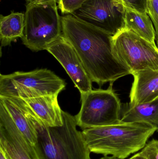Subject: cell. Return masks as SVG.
<instances>
[{
    "instance_id": "23",
    "label": "cell",
    "mask_w": 158,
    "mask_h": 159,
    "mask_svg": "<svg viewBox=\"0 0 158 159\" xmlns=\"http://www.w3.org/2000/svg\"><path fill=\"white\" fill-rule=\"evenodd\" d=\"M129 159H146L144 157H143L140 153H137L135 154L134 156L132 157H131Z\"/></svg>"
},
{
    "instance_id": "21",
    "label": "cell",
    "mask_w": 158,
    "mask_h": 159,
    "mask_svg": "<svg viewBox=\"0 0 158 159\" xmlns=\"http://www.w3.org/2000/svg\"><path fill=\"white\" fill-rule=\"evenodd\" d=\"M57 1L58 0H26V5L36 3L42 2H48V1Z\"/></svg>"
},
{
    "instance_id": "11",
    "label": "cell",
    "mask_w": 158,
    "mask_h": 159,
    "mask_svg": "<svg viewBox=\"0 0 158 159\" xmlns=\"http://www.w3.org/2000/svg\"><path fill=\"white\" fill-rule=\"evenodd\" d=\"M58 95H44L21 99L39 123L46 127H58L63 124V110L58 104Z\"/></svg>"
},
{
    "instance_id": "9",
    "label": "cell",
    "mask_w": 158,
    "mask_h": 159,
    "mask_svg": "<svg viewBox=\"0 0 158 159\" xmlns=\"http://www.w3.org/2000/svg\"><path fill=\"white\" fill-rule=\"evenodd\" d=\"M46 50L62 65L80 93H85L92 90V82L79 55L62 34Z\"/></svg>"
},
{
    "instance_id": "1",
    "label": "cell",
    "mask_w": 158,
    "mask_h": 159,
    "mask_svg": "<svg viewBox=\"0 0 158 159\" xmlns=\"http://www.w3.org/2000/svg\"><path fill=\"white\" fill-rule=\"evenodd\" d=\"M61 20L62 35L76 50L92 82L101 87L131 75L115 54L113 35L71 14Z\"/></svg>"
},
{
    "instance_id": "14",
    "label": "cell",
    "mask_w": 158,
    "mask_h": 159,
    "mask_svg": "<svg viewBox=\"0 0 158 159\" xmlns=\"http://www.w3.org/2000/svg\"><path fill=\"white\" fill-rule=\"evenodd\" d=\"M121 120L124 122H145L158 131V98L148 102L122 106Z\"/></svg>"
},
{
    "instance_id": "17",
    "label": "cell",
    "mask_w": 158,
    "mask_h": 159,
    "mask_svg": "<svg viewBox=\"0 0 158 159\" xmlns=\"http://www.w3.org/2000/svg\"><path fill=\"white\" fill-rule=\"evenodd\" d=\"M87 0H58V8L64 15L71 14L79 8Z\"/></svg>"
},
{
    "instance_id": "5",
    "label": "cell",
    "mask_w": 158,
    "mask_h": 159,
    "mask_svg": "<svg viewBox=\"0 0 158 159\" xmlns=\"http://www.w3.org/2000/svg\"><path fill=\"white\" fill-rule=\"evenodd\" d=\"M66 81L47 69L0 75V96L22 99L58 94Z\"/></svg>"
},
{
    "instance_id": "22",
    "label": "cell",
    "mask_w": 158,
    "mask_h": 159,
    "mask_svg": "<svg viewBox=\"0 0 158 159\" xmlns=\"http://www.w3.org/2000/svg\"><path fill=\"white\" fill-rule=\"evenodd\" d=\"M0 159H10L1 148H0Z\"/></svg>"
},
{
    "instance_id": "2",
    "label": "cell",
    "mask_w": 158,
    "mask_h": 159,
    "mask_svg": "<svg viewBox=\"0 0 158 159\" xmlns=\"http://www.w3.org/2000/svg\"><path fill=\"white\" fill-rule=\"evenodd\" d=\"M157 129L141 122H124L82 131L91 152L121 159L143 149Z\"/></svg>"
},
{
    "instance_id": "16",
    "label": "cell",
    "mask_w": 158,
    "mask_h": 159,
    "mask_svg": "<svg viewBox=\"0 0 158 159\" xmlns=\"http://www.w3.org/2000/svg\"><path fill=\"white\" fill-rule=\"evenodd\" d=\"M25 27V14L11 12L6 16L1 15L0 40L1 46L9 45L18 38H22Z\"/></svg>"
},
{
    "instance_id": "15",
    "label": "cell",
    "mask_w": 158,
    "mask_h": 159,
    "mask_svg": "<svg viewBox=\"0 0 158 159\" xmlns=\"http://www.w3.org/2000/svg\"><path fill=\"white\" fill-rule=\"evenodd\" d=\"M124 27L153 44H156V33L150 16L124 6Z\"/></svg>"
},
{
    "instance_id": "8",
    "label": "cell",
    "mask_w": 158,
    "mask_h": 159,
    "mask_svg": "<svg viewBox=\"0 0 158 159\" xmlns=\"http://www.w3.org/2000/svg\"><path fill=\"white\" fill-rule=\"evenodd\" d=\"M124 12L121 0H87L71 15L113 36L124 27Z\"/></svg>"
},
{
    "instance_id": "24",
    "label": "cell",
    "mask_w": 158,
    "mask_h": 159,
    "mask_svg": "<svg viewBox=\"0 0 158 159\" xmlns=\"http://www.w3.org/2000/svg\"><path fill=\"white\" fill-rule=\"evenodd\" d=\"M99 159H121L118 158L116 157H114V156H111V157H109L108 156H104V157L101 158Z\"/></svg>"
},
{
    "instance_id": "20",
    "label": "cell",
    "mask_w": 158,
    "mask_h": 159,
    "mask_svg": "<svg viewBox=\"0 0 158 159\" xmlns=\"http://www.w3.org/2000/svg\"><path fill=\"white\" fill-rule=\"evenodd\" d=\"M123 5L141 12L147 13V0H121Z\"/></svg>"
},
{
    "instance_id": "4",
    "label": "cell",
    "mask_w": 158,
    "mask_h": 159,
    "mask_svg": "<svg viewBox=\"0 0 158 159\" xmlns=\"http://www.w3.org/2000/svg\"><path fill=\"white\" fill-rule=\"evenodd\" d=\"M57 1L26 5L23 44L33 52L45 50L62 34Z\"/></svg>"
},
{
    "instance_id": "12",
    "label": "cell",
    "mask_w": 158,
    "mask_h": 159,
    "mask_svg": "<svg viewBox=\"0 0 158 159\" xmlns=\"http://www.w3.org/2000/svg\"><path fill=\"white\" fill-rule=\"evenodd\" d=\"M0 148L10 159H38L18 131L10 122L0 118Z\"/></svg>"
},
{
    "instance_id": "10",
    "label": "cell",
    "mask_w": 158,
    "mask_h": 159,
    "mask_svg": "<svg viewBox=\"0 0 158 159\" xmlns=\"http://www.w3.org/2000/svg\"><path fill=\"white\" fill-rule=\"evenodd\" d=\"M0 118L10 122L35 150L38 132L32 115L22 99L0 96Z\"/></svg>"
},
{
    "instance_id": "18",
    "label": "cell",
    "mask_w": 158,
    "mask_h": 159,
    "mask_svg": "<svg viewBox=\"0 0 158 159\" xmlns=\"http://www.w3.org/2000/svg\"><path fill=\"white\" fill-rule=\"evenodd\" d=\"M147 13L150 16L155 27L156 40L158 48V0H147Z\"/></svg>"
},
{
    "instance_id": "13",
    "label": "cell",
    "mask_w": 158,
    "mask_h": 159,
    "mask_svg": "<svg viewBox=\"0 0 158 159\" xmlns=\"http://www.w3.org/2000/svg\"><path fill=\"white\" fill-rule=\"evenodd\" d=\"M134 81L130 92V105L148 102L158 98V70L132 73Z\"/></svg>"
},
{
    "instance_id": "19",
    "label": "cell",
    "mask_w": 158,
    "mask_h": 159,
    "mask_svg": "<svg viewBox=\"0 0 158 159\" xmlns=\"http://www.w3.org/2000/svg\"><path fill=\"white\" fill-rule=\"evenodd\" d=\"M139 153L146 159H158V140L153 139L147 143Z\"/></svg>"
},
{
    "instance_id": "7",
    "label": "cell",
    "mask_w": 158,
    "mask_h": 159,
    "mask_svg": "<svg viewBox=\"0 0 158 159\" xmlns=\"http://www.w3.org/2000/svg\"><path fill=\"white\" fill-rule=\"evenodd\" d=\"M115 54L133 73L146 70H158V48L156 44L122 28L113 36Z\"/></svg>"
},
{
    "instance_id": "6",
    "label": "cell",
    "mask_w": 158,
    "mask_h": 159,
    "mask_svg": "<svg viewBox=\"0 0 158 159\" xmlns=\"http://www.w3.org/2000/svg\"><path fill=\"white\" fill-rule=\"evenodd\" d=\"M113 85L110 83L107 89H92L80 93L81 107L75 116L77 125L83 130L121 121L122 106Z\"/></svg>"
},
{
    "instance_id": "3",
    "label": "cell",
    "mask_w": 158,
    "mask_h": 159,
    "mask_svg": "<svg viewBox=\"0 0 158 159\" xmlns=\"http://www.w3.org/2000/svg\"><path fill=\"white\" fill-rule=\"evenodd\" d=\"M63 124L46 127L35 121L38 138L35 150L38 159H91L82 131L77 129L75 116L62 111Z\"/></svg>"
}]
</instances>
